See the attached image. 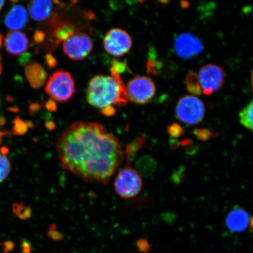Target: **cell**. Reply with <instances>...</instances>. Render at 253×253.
<instances>
[{"label": "cell", "instance_id": "1", "mask_svg": "<svg viewBox=\"0 0 253 253\" xmlns=\"http://www.w3.org/2000/svg\"><path fill=\"white\" fill-rule=\"evenodd\" d=\"M56 148L63 169L88 182L107 184L125 158L118 138L96 123H73Z\"/></svg>", "mask_w": 253, "mask_h": 253}, {"label": "cell", "instance_id": "2", "mask_svg": "<svg viewBox=\"0 0 253 253\" xmlns=\"http://www.w3.org/2000/svg\"><path fill=\"white\" fill-rule=\"evenodd\" d=\"M112 76L97 75L91 79L86 97L91 106L102 110L113 104L123 107L127 104L126 86L120 74L111 70Z\"/></svg>", "mask_w": 253, "mask_h": 253}, {"label": "cell", "instance_id": "3", "mask_svg": "<svg viewBox=\"0 0 253 253\" xmlns=\"http://www.w3.org/2000/svg\"><path fill=\"white\" fill-rule=\"evenodd\" d=\"M45 91L52 99L66 102L76 92V84L70 73L63 70L56 71L47 81Z\"/></svg>", "mask_w": 253, "mask_h": 253}, {"label": "cell", "instance_id": "4", "mask_svg": "<svg viewBox=\"0 0 253 253\" xmlns=\"http://www.w3.org/2000/svg\"><path fill=\"white\" fill-rule=\"evenodd\" d=\"M143 182L137 170L129 166L120 170L114 182L116 194L123 199L133 198L142 189Z\"/></svg>", "mask_w": 253, "mask_h": 253}, {"label": "cell", "instance_id": "5", "mask_svg": "<svg viewBox=\"0 0 253 253\" xmlns=\"http://www.w3.org/2000/svg\"><path fill=\"white\" fill-rule=\"evenodd\" d=\"M175 113L177 118L185 124L197 125L204 118L205 107L203 102L197 96L186 95L179 100Z\"/></svg>", "mask_w": 253, "mask_h": 253}, {"label": "cell", "instance_id": "6", "mask_svg": "<svg viewBox=\"0 0 253 253\" xmlns=\"http://www.w3.org/2000/svg\"><path fill=\"white\" fill-rule=\"evenodd\" d=\"M126 90L128 102L144 105L153 100L156 93V86L151 78L142 76L129 81Z\"/></svg>", "mask_w": 253, "mask_h": 253}, {"label": "cell", "instance_id": "7", "mask_svg": "<svg viewBox=\"0 0 253 253\" xmlns=\"http://www.w3.org/2000/svg\"><path fill=\"white\" fill-rule=\"evenodd\" d=\"M93 42L89 36L76 31L63 43V51L73 61H82L92 51Z\"/></svg>", "mask_w": 253, "mask_h": 253}, {"label": "cell", "instance_id": "8", "mask_svg": "<svg viewBox=\"0 0 253 253\" xmlns=\"http://www.w3.org/2000/svg\"><path fill=\"white\" fill-rule=\"evenodd\" d=\"M198 77L202 93L211 95L223 87L225 74L220 66L210 63L201 68Z\"/></svg>", "mask_w": 253, "mask_h": 253}, {"label": "cell", "instance_id": "9", "mask_svg": "<svg viewBox=\"0 0 253 253\" xmlns=\"http://www.w3.org/2000/svg\"><path fill=\"white\" fill-rule=\"evenodd\" d=\"M104 47L110 55L120 57L126 54L132 46V40L126 31L113 28L104 37Z\"/></svg>", "mask_w": 253, "mask_h": 253}, {"label": "cell", "instance_id": "10", "mask_svg": "<svg viewBox=\"0 0 253 253\" xmlns=\"http://www.w3.org/2000/svg\"><path fill=\"white\" fill-rule=\"evenodd\" d=\"M174 50L183 59L192 58L203 51L204 45L198 37L189 33L180 34L174 40Z\"/></svg>", "mask_w": 253, "mask_h": 253}, {"label": "cell", "instance_id": "11", "mask_svg": "<svg viewBox=\"0 0 253 253\" xmlns=\"http://www.w3.org/2000/svg\"><path fill=\"white\" fill-rule=\"evenodd\" d=\"M250 219L249 214L245 210L236 207L227 214L226 225L232 232H242L248 228Z\"/></svg>", "mask_w": 253, "mask_h": 253}, {"label": "cell", "instance_id": "12", "mask_svg": "<svg viewBox=\"0 0 253 253\" xmlns=\"http://www.w3.org/2000/svg\"><path fill=\"white\" fill-rule=\"evenodd\" d=\"M4 45L10 54L21 55L28 49V38L26 35L20 31H11L5 37Z\"/></svg>", "mask_w": 253, "mask_h": 253}, {"label": "cell", "instance_id": "13", "mask_svg": "<svg viewBox=\"0 0 253 253\" xmlns=\"http://www.w3.org/2000/svg\"><path fill=\"white\" fill-rule=\"evenodd\" d=\"M28 20L27 9L21 5H15L5 18V24L12 31H18L23 28Z\"/></svg>", "mask_w": 253, "mask_h": 253}, {"label": "cell", "instance_id": "14", "mask_svg": "<svg viewBox=\"0 0 253 253\" xmlns=\"http://www.w3.org/2000/svg\"><path fill=\"white\" fill-rule=\"evenodd\" d=\"M25 75L32 87L40 88L45 84L47 79L46 72L39 63H30L25 67Z\"/></svg>", "mask_w": 253, "mask_h": 253}, {"label": "cell", "instance_id": "15", "mask_svg": "<svg viewBox=\"0 0 253 253\" xmlns=\"http://www.w3.org/2000/svg\"><path fill=\"white\" fill-rule=\"evenodd\" d=\"M53 2L51 1H33L28 5L31 17L36 21H43L51 15Z\"/></svg>", "mask_w": 253, "mask_h": 253}, {"label": "cell", "instance_id": "16", "mask_svg": "<svg viewBox=\"0 0 253 253\" xmlns=\"http://www.w3.org/2000/svg\"><path fill=\"white\" fill-rule=\"evenodd\" d=\"M135 170L143 177H150L153 175L157 169L156 160L149 155H145L137 161L135 165Z\"/></svg>", "mask_w": 253, "mask_h": 253}, {"label": "cell", "instance_id": "17", "mask_svg": "<svg viewBox=\"0 0 253 253\" xmlns=\"http://www.w3.org/2000/svg\"><path fill=\"white\" fill-rule=\"evenodd\" d=\"M145 142H146V137L145 135H141L126 145L124 154L126 157L127 165H129V163L133 160L136 154L144 146Z\"/></svg>", "mask_w": 253, "mask_h": 253}, {"label": "cell", "instance_id": "18", "mask_svg": "<svg viewBox=\"0 0 253 253\" xmlns=\"http://www.w3.org/2000/svg\"><path fill=\"white\" fill-rule=\"evenodd\" d=\"M239 120L245 128L253 132V101L240 112Z\"/></svg>", "mask_w": 253, "mask_h": 253}, {"label": "cell", "instance_id": "19", "mask_svg": "<svg viewBox=\"0 0 253 253\" xmlns=\"http://www.w3.org/2000/svg\"><path fill=\"white\" fill-rule=\"evenodd\" d=\"M186 86L189 92L193 96H199L202 93L198 75L194 72H189L186 76Z\"/></svg>", "mask_w": 253, "mask_h": 253}, {"label": "cell", "instance_id": "20", "mask_svg": "<svg viewBox=\"0 0 253 253\" xmlns=\"http://www.w3.org/2000/svg\"><path fill=\"white\" fill-rule=\"evenodd\" d=\"M12 213L22 220L30 219L33 216V211L30 207L22 203H14L12 207Z\"/></svg>", "mask_w": 253, "mask_h": 253}, {"label": "cell", "instance_id": "21", "mask_svg": "<svg viewBox=\"0 0 253 253\" xmlns=\"http://www.w3.org/2000/svg\"><path fill=\"white\" fill-rule=\"evenodd\" d=\"M76 32L75 28L71 25H63L57 28L54 33V37L57 42H64Z\"/></svg>", "mask_w": 253, "mask_h": 253}, {"label": "cell", "instance_id": "22", "mask_svg": "<svg viewBox=\"0 0 253 253\" xmlns=\"http://www.w3.org/2000/svg\"><path fill=\"white\" fill-rule=\"evenodd\" d=\"M11 169V164L8 158L0 153V183L7 178Z\"/></svg>", "mask_w": 253, "mask_h": 253}, {"label": "cell", "instance_id": "23", "mask_svg": "<svg viewBox=\"0 0 253 253\" xmlns=\"http://www.w3.org/2000/svg\"><path fill=\"white\" fill-rule=\"evenodd\" d=\"M26 123L22 121L20 118H16L14 121V126L12 132L16 135H23L28 131Z\"/></svg>", "mask_w": 253, "mask_h": 253}, {"label": "cell", "instance_id": "24", "mask_svg": "<svg viewBox=\"0 0 253 253\" xmlns=\"http://www.w3.org/2000/svg\"><path fill=\"white\" fill-rule=\"evenodd\" d=\"M167 132L173 138H179L185 133L184 129L176 123H172L167 127Z\"/></svg>", "mask_w": 253, "mask_h": 253}, {"label": "cell", "instance_id": "25", "mask_svg": "<svg viewBox=\"0 0 253 253\" xmlns=\"http://www.w3.org/2000/svg\"><path fill=\"white\" fill-rule=\"evenodd\" d=\"M194 134L199 140L202 141H207L214 135L208 129H195Z\"/></svg>", "mask_w": 253, "mask_h": 253}, {"label": "cell", "instance_id": "26", "mask_svg": "<svg viewBox=\"0 0 253 253\" xmlns=\"http://www.w3.org/2000/svg\"><path fill=\"white\" fill-rule=\"evenodd\" d=\"M47 235L49 238L55 240V241H59L63 238V235L59 231L56 230V225L55 224H52L49 227L48 232L47 233Z\"/></svg>", "mask_w": 253, "mask_h": 253}, {"label": "cell", "instance_id": "27", "mask_svg": "<svg viewBox=\"0 0 253 253\" xmlns=\"http://www.w3.org/2000/svg\"><path fill=\"white\" fill-rule=\"evenodd\" d=\"M127 66L126 63L115 61L113 62L111 70L119 73V74L127 70Z\"/></svg>", "mask_w": 253, "mask_h": 253}, {"label": "cell", "instance_id": "28", "mask_svg": "<svg viewBox=\"0 0 253 253\" xmlns=\"http://www.w3.org/2000/svg\"><path fill=\"white\" fill-rule=\"evenodd\" d=\"M138 251L142 253H146L150 249V243L146 239H141L138 240L137 243Z\"/></svg>", "mask_w": 253, "mask_h": 253}, {"label": "cell", "instance_id": "29", "mask_svg": "<svg viewBox=\"0 0 253 253\" xmlns=\"http://www.w3.org/2000/svg\"><path fill=\"white\" fill-rule=\"evenodd\" d=\"M100 113L102 114L104 116L107 117V118H110L116 115V110L113 106H109L105 107L102 110H100Z\"/></svg>", "mask_w": 253, "mask_h": 253}, {"label": "cell", "instance_id": "30", "mask_svg": "<svg viewBox=\"0 0 253 253\" xmlns=\"http://www.w3.org/2000/svg\"><path fill=\"white\" fill-rule=\"evenodd\" d=\"M1 246L3 247V253H9L14 251L15 248L14 243L11 240H7L1 243Z\"/></svg>", "mask_w": 253, "mask_h": 253}, {"label": "cell", "instance_id": "31", "mask_svg": "<svg viewBox=\"0 0 253 253\" xmlns=\"http://www.w3.org/2000/svg\"><path fill=\"white\" fill-rule=\"evenodd\" d=\"M45 61L47 66L49 68H55V66L58 65V61L51 54H47L45 56Z\"/></svg>", "mask_w": 253, "mask_h": 253}, {"label": "cell", "instance_id": "32", "mask_svg": "<svg viewBox=\"0 0 253 253\" xmlns=\"http://www.w3.org/2000/svg\"><path fill=\"white\" fill-rule=\"evenodd\" d=\"M32 246L31 243L27 240H23L21 244L22 253H31Z\"/></svg>", "mask_w": 253, "mask_h": 253}, {"label": "cell", "instance_id": "33", "mask_svg": "<svg viewBox=\"0 0 253 253\" xmlns=\"http://www.w3.org/2000/svg\"><path fill=\"white\" fill-rule=\"evenodd\" d=\"M45 106L46 108L50 112H55L57 110L56 104L52 100H49L48 102H47Z\"/></svg>", "mask_w": 253, "mask_h": 253}, {"label": "cell", "instance_id": "34", "mask_svg": "<svg viewBox=\"0 0 253 253\" xmlns=\"http://www.w3.org/2000/svg\"><path fill=\"white\" fill-rule=\"evenodd\" d=\"M44 39H45V35H44L42 31H37L36 34H35L34 40L37 42H42Z\"/></svg>", "mask_w": 253, "mask_h": 253}, {"label": "cell", "instance_id": "35", "mask_svg": "<svg viewBox=\"0 0 253 253\" xmlns=\"http://www.w3.org/2000/svg\"><path fill=\"white\" fill-rule=\"evenodd\" d=\"M46 128L49 131H52L56 128V124L52 121H47L45 123Z\"/></svg>", "mask_w": 253, "mask_h": 253}, {"label": "cell", "instance_id": "36", "mask_svg": "<svg viewBox=\"0 0 253 253\" xmlns=\"http://www.w3.org/2000/svg\"><path fill=\"white\" fill-rule=\"evenodd\" d=\"M0 151H1V154L3 155V156H5L9 153V150L7 147H2L1 149H0Z\"/></svg>", "mask_w": 253, "mask_h": 253}, {"label": "cell", "instance_id": "37", "mask_svg": "<svg viewBox=\"0 0 253 253\" xmlns=\"http://www.w3.org/2000/svg\"><path fill=\"white\" fill-rule=\"evenodd\" d=\"M5 123V118H3V117H1V118H0V126L4 125Z\"/></svg>", "mask_w": 253, "mask_h": 253}, {"label": "cell", "instance_id": "38", "mask_svg": "<svg viewBox=\"0 0 253 253\" xmlns=\"http://www.w3.org/2000/svg\"><path fill=\"white\" fill-rule=\"evenodd\" d=\"M6 134V132L0 131V145L2 143L3 136Z\"/></svg>", "mask_w": 253, "mask_h": 253}, {"label": "cell", "instance_id": "39", "mask_svg": "<svg viewBox=\"0 0 253 253\" xmlns=\"http://www.w3.org/2000/svg\"><path fill=\"white\" fill-rule=\"evenodd\" d=\"M5 3L4 1H0V11H1V8L3 7V5H4Z\"/></svg>", "mask_w": 253, "mask_h": 253}, {"label": "cell", "instance_id": "40", "mask_svg": "<svg viewBox=\"0 0 253 253\" xmlns=\"http://www.w3.org/2000/svg\"><path fill=\"white\" fill-rule=\"evenodd\" d=\"M252 86L253 90V69L252 72Z\"/></svg>", "mask_w": 253, "mask_h": 253}, {"label": "cell", "instance_id": "41", "mask_svg": "<svg viewBox=\"0 0 253 253\" xmlns=\"http://www.w3.org/2000/svg\"><path fill=\"white\" fill-rule=\"evenodd\" d=\"M1 73V59H0V74Z\"/></svg>", "mask_w": 253, "mask_h": 253}, {"label": "cell", "instance_id": "42", "mask_svg": "<svg viewBox=\"0 0 253 253\" xmlns=\"http://www.w3.org/2000/svg\"><path fill=\"white\" fill-rule=\"evenodd\" d=\"M1 36H0V46H1Z\"/></svg>", "mask_w": 253, "mask_h": 253}]
</instances>
